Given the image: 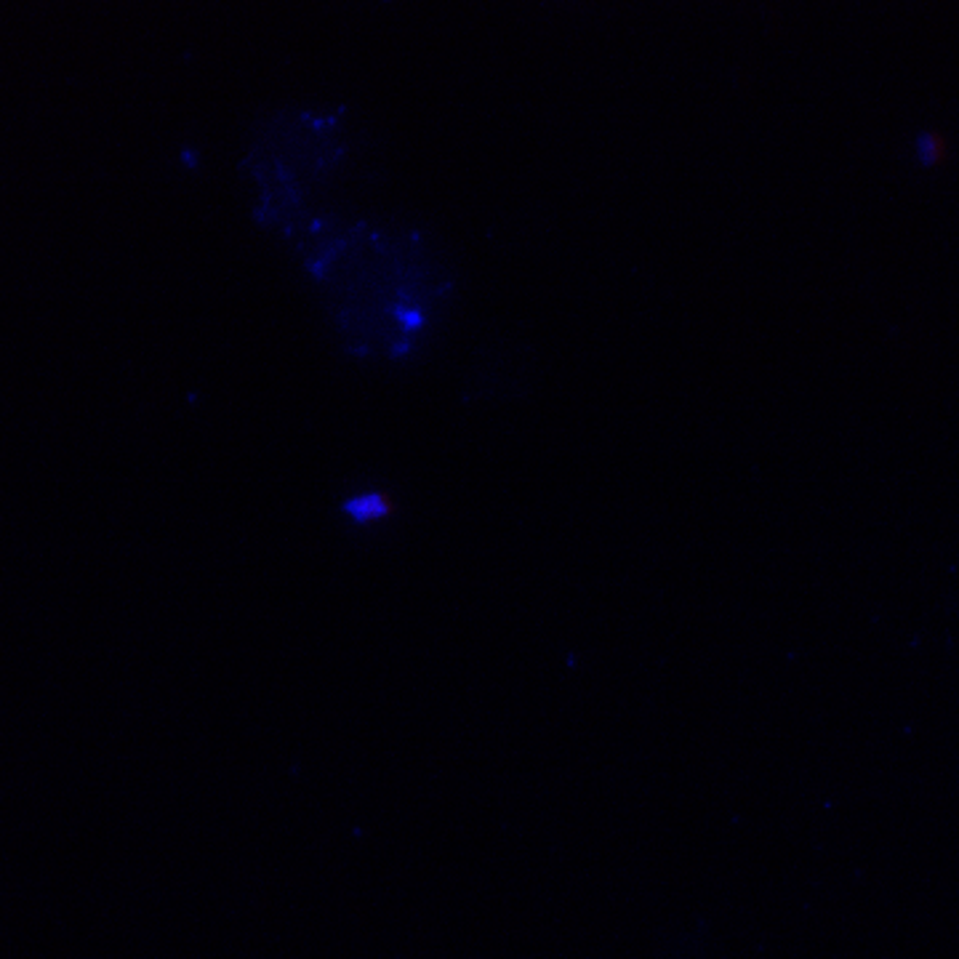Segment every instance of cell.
<instances>
[{"instance_id":"obj_1","label":"cell","mask_w":959,"mask_h":959,"mask_svg":"<svg viewBox=\"0 0 959 959\" xmlns=\"http://www.w3.org/2000/svg\"><path fill=\"white\" fill-rule=\"evenodd\" d=\"M302 251L349 352L405 357L419 347L443 296L416 232L376 222L299 219Z\"/></svg>"},{"instance_id":"obj_2","label":"cell","mask_w":959,"mask_h":959,"mask_svg":"<svg viewBox=\"0 0 959 959\" xmlns=\"http://www.w3.org/2000/svg\"><path fill=\"white\" fill-rule=\"evenodd\" d=\"M344 515L357 525L373 523V520H381V517L389 515V504L384 501V496L376 491L363 493V496H355V499H349L344 504Z\"/></svg>"}]
</instances>
